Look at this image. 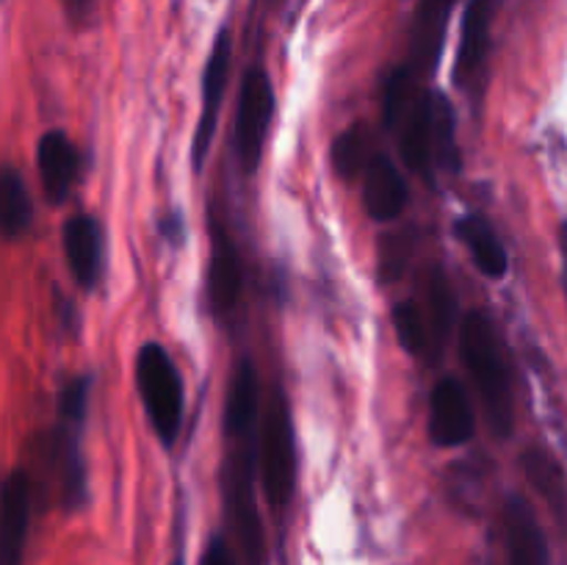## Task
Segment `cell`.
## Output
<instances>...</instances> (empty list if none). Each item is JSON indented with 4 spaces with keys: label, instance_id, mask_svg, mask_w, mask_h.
<instances>
[{
    "label": "cell",
    "instance_id": "6da1fadb",
    "mask_svg": "<svg viewBox=\"0 0 567 565\" xmlns=\"http://www.w3.org/2000/svg\"><path fill=\"white\" fill-rule=\"evenodd\" d=\"M460 355H463L471 382L480 393L493 435L504 441L515 432L513 380H509L507 360H504L496 330L482 310L465 314L463 325H460Z\"/></svg>",
    "mask_w": 567,
    "mask_h": 565
},
{
    "label": "cell",
    "instance_id": "7a4b0ae2",
    "mask_svg": "<svg viewBox=\"0 0 567 565\" xmlns=\"http://www.w3.org/2000/svg\"><path fill=\"white\" fill-rule=\"evenodd\" d=\"M136 388L150 427L164 446H172L183 424V377L161 343L150 341L138 349Z\"/></svg>",
    "mask_w": 567,
    "mask_h": 565
},
{
    "label": "cell",
    "instance_id": "3957f363",
    "mask_svg": "<svg viewBox=\"0 0 567 565\" xmlns=\"http://www.w3.org/2000/svg\"><path fill=\"white\" fill-rule=\"evenodd\" d=\"M258 463L266 502L275 513H282L291 504L293 487H297V443H293L291 408L282 391H275L266 402Z\"/></svg>",
    "mask_w": 567,
    "mask_h": 565
},
{
    "label": "cell",
    "instance_id": "277c9868",
    "mask_svg": "<svg viewBox=\"0 0 567 565\" xmlns=\"http://www.w3.org/2000/svg\"><path fill=\"white\" fill-rule=\"evenodd\" d=\"M275 86H271L269 72L252 66L244 75L236 111V153L247 175H255L260 158H264V144L269 136L271 116H275Z\"/></svg>",
    "mask_w": 567,
    "mask_h": 565
},
{
    "label": "cell",
    "instance_id": "5b68a950",
    "mask_svg": "<svg viewBox=\"0 0 567 565\" xmlns=\"http://www.w3.org/2000/svg\"><path fill=\"white\" fill-rule=\"evenodd\" d=\"M476 419L463 382L441 377L430 397V438L441 449H457L474 438Z\"/></svg>",
    "mask_w": 567,
    "mask_h": 565
},
{
    "label": "cell",
    "instance_id": "8992f818",
    "mask_svg": "<svg viewBox=\"0 0 567 565\" xmlns=\"http://www.w3.org/2000/svg\"><path fill=\"white\" fill-rule=\"evenodd\" d=\"M402 136H399V147H402V158L410 172L424 177L432 186L437 166V103L435 92L424 89L415 97L413 109L399 125Z\"/></svg>",
    "mask_w": 567,
    "mask_h": 565
},
{
    "label": "cell",
    "instance_id": "52a82bcc",
    "mask_svg": "<svg viewBox=\"0 0 567 565\" xmlns=\"http://www.w3.org/2000/svg\"><path fill=\"white\" fill-rule=\"evenodd\" d=\"M230 31H219L216 37L214 50H210L208 61H205L203 72V114H199L197 133H194V147H192V164L194 170H203L205 158H208L210 142H214L216 122H219V105L225 97L227 75H230Z\"/></svg>",
    "mask_w": 567,
    "mask_h": 565
},
{
    "label": "cell",
    "instance_id": "ba28073f",
    "mask_svg": "<svg viewBox=\"0 0 567 565\" xmlns=\"http://www.w3.org/2000/svg\"><path fill=\"white\" fill-rule=\"evenodd\" d=\"M31 530V476L14 469L3 482L0 499V565H25Z\"/></svg>",
    "mask_w": 567,
    "mask_h": 565
},
{
    "label": "cell",
    "instance_id": "9c48e42d",
    "mask_svg": "<svg viewBox=\"0 0 567 565\" xmlns=\"http://www.w3.org/2000/svg\"><path fill=\"white\" fill-rule=\"evenodd\" d=\"M227 510H230L233 535H236L241 563L264 565L266 535L260 510L255 504L252 474H249V469H238L230 474V482H227Z\"/></svg>",
    "mask_w": 567,
    "mask_h": 565
},
{
    "label": "cell",
    "instance_id": "30bf717a",
    "mask_svg": "<svg viewBox=\"0 0 567 565\" xmlns=\"http://www.w3.org/2000/svg\"><path fill=\"white\" fill-rule=\"evenodd\" d=\"M502 518L507 565H551L546 532H543L529 499H524L520 493H513L504 502Z\"/></svg>",
    "mask_w": 567,
    "mask_h": 565
},
{
    "label": "cell",
    "instance_id": "8fae6325",
    "mask_svg": "<svg viewBox=\"0 0 567 565\" xmlns=\"http://www.w3.org/2000/svg\"><path fill=\"white\" fill-rule=\"evenodd\" d=\"M64 255L81 288H94L103 275V227L94 216L78 214L64 222Z\"/></svg>",
    "mask_w": 567,
    "mask_h": 565
},
{
    "label": "cell",
    "instance_id": "7c38bea8",
    "mask_svg": "<svg viewBox=\"0 0 567 565\" xmlns=\"http://www.w3.org/2000/svg\"><path fill=\"white\" fill-rule=\"evenodd\" d=\"M37 170L44 188V197L53 205L66 203V197H70L72 186L78 181L81 158H78L75 144L66 138L64 131H48L39 138Z\"/></svg>",
    "mask_w": 567,
    "mask_h": 565
},
{
    "label": "cell",
    "instance_id": "4fadbf2b",
    "mask_svg": "<svg viewBox=\"0 0 567 565\" xmlns=\"http://www.w3.org/2000/svg\"><path fill=\"white\" fill-rule=\"evenodd\" d=\"M496 9L498 0H471L468 9H465L457 61H454V81L460 86H471L482 72L487 50H491V25Z\"/></svg>",
    "mask_w": 567,
    "mask_h": 565
},
{
    "label": "cell",
    "instance_id": "5bb4252c",
    "mask_svg": "<svg viewBox=\"0 0 567 565\" xmlns=\"http://www.w3.org/2000/svg\"><path fill=\"white\" fill-rule=\"evenodd\" d=\"M363 205L374 222H393L408 208V181L388 155H374L365 170Z\"/></svg>",
    "mask_w": 567,
    "mask_h": 565
},
{
    "label": "cell",
    "instance_id": "9a60e30c",
    "mask_svg": "<svg viewBox=\"0 0 567 565\" xmlns=\"http://www.w3.org/2000/svg\"><path fill=\"white\" fill-rule=\"evenodd\" d=\"M244 291V266L236 244L225 227H214L208 264V297L216 314H227L238 305Z\"/></svg>",
    "mask_w": 567,
    "mask_h": 565
},
{
    "label": "cell",
    "instance_id": "2e32d148",
    "mask_svg": "<svg viewBox=\"0 0 567 565\" xmlns=\"http://www.w3.org/2000/svg\"><path fill=\"white\" fill-rule=\"evenodd\" d=\"M457 0H419L413 20V33H410V50H413V70L415 75H432L441 59L443 39H446L449 14H452Z\"/></svg>",
    "mask_w": 567,
    "mask_h": 565
},
{
    "label": "cell",
    "instance_id": "e0dca14e",
    "mask_svg": "<svg viewBox=\"0 0 567 565\" xmlns=\"http://www.w3.org/2000/svg\"><path fill=\"white\" fill-rule=\"evenodd\" d=\"M460 242L468 247L471 258H474L476 269L491 280H504L509 271V255L504 249L502 238L493 230L491 222L480 214H468L457 222Z\"/></svg>",
    "mask_w": 567,
    "mask_h": 565
},
{
    "label": "cell",
    "instance_id": "ac0fdd59",
    "mask_svg": "<svg viewBox=\"0 0 567 565\" xmlns=\"http://www.w3.org/2000/svg\"><path fill=\"white\" fill-rule=\"evenodd\" d=\"M520 469L554 515L567 524V476L551 452L532 446L520 454Z\"/></svg>",
    "mask_w": 567,
    "mask_h": 565
},
{
    "label": "cell",
    "instance_id": "d6986e66",
    "mask_svg": "<svg viewBox=\"0 0 567 565\" xmlns=\"http://www.w3.org/2000/svg\"><path fill=\"white\" fill-rule=\"evenodd\" d=\"M258 371H255L252 360L244 358L236 366L233 374L230 393L225 402V430L230 438H241L252 430L255 419H258Z\"/></svg>",
    "mask_w": 567,
    "mask_h": 565
},
{
    "label": "cell",
    "instance_id": "ffe728a7",
    "mask_svg": "<svg viewBox=\"0 0 567 565\" xmlns=\"http://www.w3.org/2000/svg\"><path fill=\"white\" fill-rule=\"evenodd\" d=\"M33 216L31 194H28L25 181L14 166H6L0 177V222H3L6 238H20L28 230Z\"/></svg>",
    "mask_w": 567,
    "mask_h": 565
},
{
    "label": "cell",
    "instance_id": "44dd1931",
    "mask_svg": "<svg viewBox=\"0 0 567 565\" xmlns=\"http://www.w3.org/2000/svg\"><path fill=\"white\" fill-rule=\"evenodd\" d=\"M393 327H396V338L410 355L424 358L426 363L435 366V347H432L430 319L424 316L421 305L415 299H404L393 308Z\"/></svg>",
    "mask_w": 567,
    "mask_h": 565
},
{
    "label": "cell",
    "instance_id": "7402d4cb",
    "mask_svg": "<svg viewBox=\"0 0 567 565\" xmlns=\"http://www.w3.org/2000/svg\"><path fill=\"white\" fill-rule=\"evenodd\" d=\"M454 316H457V299H454L452 286H449L443 269L432 271L430 280V310H426V319H430V332H432V347H435V363L443 352V343H446L449 332L454 327Z\"/></svg>",
    "mask_w": 567,
    "mask_h": 565
},
{
    "label": "cell",
    "instance_id": "603a6c76",
    "mask_svg": "<svg viewBox=\"0 0 567 565\" xmlns=\"http://www.w3.org/2000/svg\"><path fill=\"white\" fill-rule=\"evenodd\" d=\"M365 150H369V138H365L363 125H352L349 131H343L330 147V161L332 166H336L338 177L354 181V177L365 175V170H369L371 164Z\"/></svg>",
    "mask_w": 567,
    "mask_h": 565
},
{
    "label": "cell",
    "instance_id": "cb8c5ba5",
    "mask_svg": "<svg viewBox=\"0 0 567 565\" xmlns=\"http://www.w3.org/2000/svg\"><path fill=\"white\" fill-rule=\"evenodd\" d=\"M415 97H419L415 70L413 66H396L385 81V94H382V122H385L388 131L402 125L408 111L413 109Z\"/></svg>",
    "mask_w": 567,
    "mask_h": 565
},
{
    "label": "cell",
    "instance_id": "d4e9b609",
    "mask_svg": "<svg viewBox=\"0 0 567 565\" xmlns=\"http://www.w3.org/2000/svg\"><path fill=\"white\" fill-rule=\"evenodd\" d=\"M86 404H89V377H72V380H66V386L61 388V397H59L61 421H75V424H83Z\"/></svg>",
    "mask_w": 567,
    "mask_h": 565
},
{
    "label": "cell",
    "instance_id": "484cf974",
    "mask_svg": "<svg viewBox=\"0 0 567 565\" xmlns=\"http://www.w3.org/2000/svg\"><path fill=\"white\" fill-rule=\"evenodd\" d=\"M410 249H413V238L408 236H388L385 242H382V277H396L402 275L404 266H408V258H410Z\"/></svg>",
    "mask_w": 567,
    "mask_h": 565
},
{
    "label": "cell",
    "instance_id": "4316f807",
    "mask_svg": "<svg viewBox=\"0 0 567 565\" xmlns=\"http://www.w3.org/2000/svg\"><path fill=\"white\" fill-rule=\"evenodd\" d=\"M199 565H236V557H233V548H230V543H227L225 535L210 537L208 546H205L203 559H199Z\"/></svg>",
    "mask_w": 567,
    "mask_h": 565
},
{
    "label": "cell",
    "instance_id": "83f0119b",
    "mask_svg": "<svg viewBox=\"0 0 567 565\" xmlns=\"http://www.w3.org/2000/svg\"><path fill=\"white\" fill-rule=\"evenodd\" d=\"M559 253H563V280H565V294H567V219L559 227Z\"/></svg>",
    "mask_w": 567,
    "mask_h": 565
},
{
    "label": "cell",
    "instance_id": "f1b7e54d",
    "mask_svg": "<svg viewBox=\"0 0 567 565\" xmlns=\"http://www.w3.org/2000/svg\"><path fill=\"white\" fill-rule=\"evenodd\" d=\"M64 6L66 9L72 11V14H75V11H83L89 6V0H64Z\"/></svg>",
    "mask_w": 567,
    "mask_h": 565
},
{
    "label": "cell",
    "instance_id": "f546056e",
    "mask_svg": "<svg viewBox=\"0 0 567 565\" xmlns=\"http://www.w3.org/2000/svg\"><path fill=\"white\" fill-rule=\"evenodd\" d=\"M172 565H183V557H175V563H172Z\"/></svg>",
    "mask_w": 567,
    "mask_h": 565
}]
</instances>
